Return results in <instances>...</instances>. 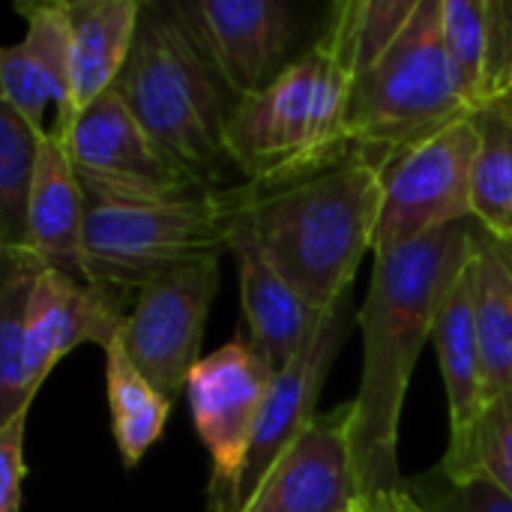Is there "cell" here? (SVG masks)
Here are the masks:
<instances>
[{"label": "cell", "mask_w": 512, "mask_h": 512, "mask_svg": "<svg viewBox=\"0 0 512 512\" xmlns=\"http://www.w3.org/2000/svg\"><path fill=\"white\" fill-rule=\"evenodd\" d=\"M480 225L459 222L417 243L375 252L372 282L357 312L363 375L354 399V465L360 492L396 489L399 423L414 366L435 333L444 297L474 255Z\"/></svg>", "instance_id": "1"}, {"label": "cell", "mask_w": 512, "mask_h": 512, "mask_svg": "<svg viewBox=\"0 0 512 512\" xmlns=\"http://www.w3.org/2000/svg\"><path fill=\"white\" fill-rule=\"evenodd\" d=\"M348 132L372 165L471 117L444 48V0H354Z\"/></svg>", "instance_id": "2"}, {"label": "cell", "mask_w": 512, "mask_h": 512, "mask_svg": "<svg viewBox=\"0 0 512 512\" xmlns=\"http://www.w3.org/2000/svg\"><path fill=\"white\" fill-rule=\"evenodd\" d=\"M354 0L330 6L324 33L261 93L231 111L225 147L243 183L276 192L354 156Z\"/></svg>", "instance_id": "3"}, {"label": "cell", "mask_w": 512, "mask_h": 512, "mask_svg": "<svg viewBox=\"0 0 512 512\" xmlns=\"http://www.w3.org/2000/svg\"><path fill=\"white\" fill-rule=\"evenodd\" d=\"M384 183L381 168L351 156L294 186L264 192L252 207V231L267 261L327 312L348 291L366 252H375Z\"/></svg>", "instance_id": "4"}, {"label": "cell", "mask_w": 512, "mask_h": 512, "mask_svg": "<svg viewBox=\"0 0 512 512\" xmlns=\"http://www.w3.org/2000/svg\"><path fill=\"white\" fill-rule=\"evenodd\" d=\"M144 132L201 186H222L225 132L237 99L201 57L168 0H147L132 54L114 84Z\"/></svg>", "instance_id": "5"}, {"label": "cell", "mask_w": 512, "mask_h": 512, "mask_svg": "<svg viewBox=\"0 0 512 512\" xmlns=\"http://www.w3.org/2000/svg\"><path fill=\"white\" fill-rule=\"evenodd\" d=\"M261 195V189L240 183L144 204L87 201L84 249L90 279L129 294L174 270L222 258V252H231L237 222Z\"/></svg>", "instance_id": "6"}, {"label": "cell", "mask_w": 512, "mask_h": 512, "mask_svg": "<svg viewBox=\"0 0 512 512\" xmlns=\"http://www.w3.org/2000/svg\"><path fill=\"white\" fill-rule=\"evenodd\" d=\"M480 153L477 114L462 117L381 165L384 201L375 252L417 243L441 228L471 222L474 162ZM372 252V255H375Z\"/></svg>", "instance_id": "7"}, {"label": "cell", "mask_w": 512, "mask_h": 512, "mask_svg": "<svg viewBox=\"0 0 512 512\" xmlns=\"http://www.w3.org/2000/svg\"><path fill=\"white\" fill-rule=\"evenodd\" d=\"M66 150L87 201L144 204L192 189H210L192 180L144 132L117 90H108L78 114Z\"/></svg>", "instance_id": "8"}, {"label": "cell", "mask_w": 512, "mask_h": 512, "mask_svg": "<svg viewBox=\"0 0 512 512\" xmlns=\"http://www.w3.org/2000/svg\"><path fill=\"white\" fill-rule=\"evenodd\" d=\"M219 282V258L174 270L144 285L123 318L120 342L129 360L171 402L201 363V339Z\"/></svg>", "instance_id": "9"}, {"label": "cell", "mask_w": 512, "mask_h": 512, "mask_svg": "<svg viewBox=\"0 0 512 512\" xmlns=\"http://www.w3.org/2000/svg\"><path fill=\"white\" fill-rule=\"evenodd\" d=\"M168 6L237 102L270 87L294 60L300 24L282 0H168Z\"/></svg>", "instance_id": "10"}, {"label": "cell", "mask_w": 512, "mask_h": 512, "mask_svg": "<svg viewBox=\"0 0 512 512\" xmlns=\"http://www.w3.org/2000/svg\"><path fill=\"white\" fill-rule=\"evenodd\" d=\"M276 369L249 339H234L201 357L186 381V399L195 432L210 453V507L228 498L249 456L261 408Z\"/></svg>", "instance_id": "11"}, {"label": "cell", "mask_w": 512, "mask_h": 512, "mask_svg": "<svg viewBox=\"0 0 512 512\" xmlns=\"http://www.w3.org/2000/svg\"><path fill=\"white\" fill-rule=\"evenodd\" d=\"M357 324V312L351 303V291L330 306L303 351L273 378V387L267 393V402L261 408V420L249 447V456L243 462V471L228 492L225 501H219L210 512H240L249 498L258 492V486L267 480L273 465L282 459V453L306 432V426L318 417V399L327 384V375Z\"/></svg>", "instance_id": "12"}, {"label": "cell", "mask_w": 512, "mask_h": 512, "mask_svg": "<svg viewBox=\"0 0 512 512\" xmlns=\"http://www.w3.org/2000/svg\"><path fill=\"white\" fill-rule=\"evenodd\" d=\"M15 9L27 18V33L0 54V102L12 105L39 135L66 144L78 120L66 0L18 3Z\"/></svg>", "instance_id": "13"}, {"label": "cell", "mask_w": 512, "mask_h": 512, "mask_svg": "<svg viewBox=\"0 0 512 512\" xmlns=\"http://www.w3.org/2000/svg\"><path fill=\"white\" fill-rule=\"evenodd\" d=\"M360 495L348 402L306 426L240 512H348Z\"/></svg>", "instance_id": "14"}, {"label": "cell", "mask_w": 512, "mask_h": 512, "mask_svg": "<svg viewBox=\"0 0 512 512\" xmlns=\"http://www.w3.org/2000/svg\"><path fill=\"white\" fill-rule=\"evenodd\" d=\"M432 342L438 348L444 390H447V411H450V447L447 456L441 459V468L456 480H468L480 474L477 444H480V423L489 405L477 315H474L471 261L465 264V270L459 273V279L453 282L450 294L441 303Z\"/></svg>", "instance_id": "15"}, {"label": "cell", "mask_w": 512, "mask_h": 512, "mask_svg": "<svg viewBox=\"0 0 512 512\" xmlns=\"http://www.w3.org/2000/svg\"><path fill=\"white\" fill-rule=\"evenodd\" d=\"M126 312L120 309V294L96 285L78 282L66 273L45 270L36 282L27 321L24 345V390L33 402L54 366L78 345H99L102 351L120 333Z\"/></svg>", "instance_id": "16"}, {"label": "cell", "mask_w": 512, "mask_h": 512, "mask_svg": "<svg viewBox=\"0 0 512 512\" xmlns=\"http://www.w3.org/2000/svg\"><path fill=\"white\" fill-rule=\"evenodd\" d=\"M249 213L237 222L231 237V255L240 273L243 315L249 342L276 372H282L303 351L324 312L312 309L300 291L267 261L252 231Z\"/></svg>", "instance_id": "17"}, {"label": "cell", "mask_w": 512, "mask_h": 512, "mask_svg": "<svg viewBox=\"0 0 512 512\" xmlns=\"http://www.w3.org/2000/svg\"><path fill=\"white\" fill-rule=\"evenodd\" d=\"M444 48L474 114L512 99V0H444Z\"/></svg>", "instance_id": "18"}, {"label": "cell", "mask_w": 512, "mask_h": 512, "mask_svg": "<svg viewBox=\"0 0 512 512\" xmlns=\"http://www.w3.org/2000/svg\"><path fill=\"white\" fill-rule=\"evenodd\" d=\"M87 195L60 138L42 135L30 195V249L48 270L93 282L84 249Z\"/></svg>", "instance_id": "19"}, {"label": "cell", "mask_w": 512, "mask_h": 512, "mask_svg": "<svg viewBox=\"0 0 512 512\" xmlns=\"http://www.w3.org/2000/svg\"><path fill=\"white\" fill-rule=\"evenodd\" d=\"M141 9V0H66L75 114L114 90L132 54Z\"/></svg>", "instance_id": "20"}, {"label": "cell", "mask_w": 512, "mask_h": 512, "mask_svg": "<svg viewBox=\"0 0 512 512\" xmlns=\"http://www.w3.org/2000/svg\"><path fill=\"white\" fill-rule=\"evenodd\" d=\"M471 264L486 399L492 402L512 390V243L480 228Z\"/></svg>", "instance_id": "21"}, {"label": "cell", "mask_w": 512, "mask_h": 512, "mask_svg": "<svg viewBox=\"0 0 512 512\" xmlns=\"http://www.w3.org/2000/svg\"><path fill=\"white\" fill-rule=\"evenodd\" d=\"M105 396L114 447L126 468L141 465L150 447L162 438L171 417V399H165L129 360L120 333L105 348Z\"/></svg>", "instance_id": "22"}, {"label": "cell", "mask_w": 512, "mask_h": 512, "mask_svg": "<svg viewBox=\"0 0 512 512\" xmlns=\"http://www.w3.org/2000/svg\"><path fill=\"white\" fill-rule=\"evenodd\" d=\"M45 270L33 249H0V423L33 405L24 390V345L30 300Z\"/></svg>", "instance_id": "23"}, {"label": "cell", "mask_w": 512, "mask_h": 512, "mask_svg": "<svg viewBox=\"0 0 512 512\" xmlns=\"http://www.w3.org/2000/svg\"><path fill=\"white\" fill-rule=\"evenodd\" d=\"M480 153L474 162V222L495 240L512 243V99L477 114Z\"/></svg>", "instance_id": "24"}, {"label": "cell", "mask_w": 512, "mask_h": 512, "mask_svg": "<svg viewBox=\"0 0 512 512\" xmlns=\"http://www.w3.org/2000/svg\"><path fill=\"white\" fill-rule=\"evenodd\" d=\"M39 132L0 102V249H30V195Z\"/></svg>", "instance_id": "25"}, {"label": "cell", "mask_w": 512, "mask_h": 512, "mask_svg": "<svg viewBox=\"0 0 512 512\" xmlns=\"http://www.w3.org/2000/svg\"><path fill=\"white\" fill-rule=\"evenodd\" d=\"M408 489L432 512H512L510 495H504L486 474L456 480L435 465L432 471L411 477Z\"/></svg>", "instance_id": "26"}, {"label": "cell", "mask_w": 512, "mask_h": 512, "mask_svg": "<svg viewBox=\"0 0 512 512\" xmlns=\"http://www.w3.org/2000/svg\"><path fill=\"white\" fill-rule=\"evenodd\" d=\"M477 456L480 474L512 498V390L486 405Z\"/></svg>", "instance_id": "27"}, {"label": "cell", "mask_w": 512, "mask_h": 512, "mask_svg": "<svg viewBox=\"0 0 512 512\" xmlns=\"http://www.w3.org/2000/svg\"><path fill=\"white\" fill-rule=\"evenodd\" d=\"M30 408L18 411L12 420L0 423V512H21L24 504V429Z\"/></svg>", "instance_id": "28"}, {"label": "cell", "mask_w": 512, "mask_h": 512, "mask_svg": "<svg viewBox=\"0 0 512 512\" xmlns=\"http://www.w3.org/2000/svg\"><path fill=\"white\" fill-rule=\"evenodd\" d=\"M348 512H432L411 489L396 486V489H378V492H363Z\"/></svg>", "instance_id": "29"}]
</instances>
